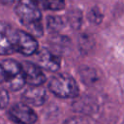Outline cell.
Segmentation results:
<instances>
[{
    "label": "cell",
    "mask_w": 124,
    "mask_h": 124,
    "mask_svg": "<svg viewBox=\"0 0 124 124\" xmlns=\"http://www.w3.org/2000/svg\"><path fill=\"white\" fill-rule=\"evenodd\" d=\"M15 13L23 26L29 31L27 33L34 38L43 36L44 27L41 22L42 13L37 2L33 0H17L15 7Z\"/></svg>",
    "instance_id": "obj_1"
},
{
    "label": "cell",
    "mask_w": 124,
    "mask_h": 124,
    "mask_svg": "<svg viewBox=\"0 0 124 124\" xmlns=\"http://www.w3.org/2000/svg\"><path fill=\"white\" fill-rule=\"evenodd\" d=\"M48 89L59 98H75L78 95L76 79L68 74H57L48 81Z\"/></svg>",
    "instance_id": "obj_2"
},
{
    "label": "cell",
    "mask_w": 124,
    "mask_h": 124,
    "mask_svg": "<svg viewBox=\"0 0 124 124\" xmlns=\"http://www.w3.org/2000/svg\"><path fill=\"white\" fill-rule=\"evenodd\" d=\"M1 66L5 74L4 82H6L9 89L12 91L21 89L25 84V79L20 63L15 59H6Z\"/></svg>",
    "instance_id": "obj_3"
},
{
    "label": "cell",
    "mask_w": 124,
    "mask_h": 124,
    "mask_svg": "<svg viewBox=\"0 0 124 124\" xmlns=\"http://www.w3.org/2000/svg\"><path fill=\"white\" fill-rule=\"evenodd\" d=\"M17 29L0 20V55H9L16 50Z\"/></svg>",
    "instance_id": "obj_4"
},
{
    "label": "cell",
    "mask_w": 124,
    "mask_h": 124,
    "mask_svg": "<svg viewBox=\"0 0 124 124\" xmlns=\"http://www.w3.org/2000/svg\"><path fill=\"white\" fill-rule=\"evenodd\" d=\"M8 115L16 124H34L37 121L35 111L24 103L13 105L9 109Z\"/></svg>",
    "instance_id": "obj_5"
},
{
    "label": "cell",
    "mask_w": 124,
    "mask_h": 124,
    "mask_svg": "<svg viewBox=\"0 0 124 124\" xmlns=\"http://www.w3.org/2000/svg\"><path fill=\"white\" fill-rule=\"evenodd\" d=\"M37 66L49 72H56L61 66V56L51 52L46 47H42L36 52Z\"/></svg>",
    "instance_id": "obj_6"
},
{
    "label": "cell",
    "mask_w": 124,
    "mask_h": 124,
    "mask_svg": "<svg viewBox=\"0 0 124 124\" xmlns=\"http://www.w3.org/2000/svg\"><path fill=\"white\" fill-rule=\"evenodd\" d=\"M20 65L24 75L25 83H28L29 86H41L46 80V75L35 63L23 61Z\"/></svg>",
    "instance_id": "obj_7"
},
{
    "label": "cell",
    "mask_w": 124,
    "mask_h": 124,
    "mask_svg": "<svg viewBox=\"0 0 124 124\" xmlns=\"http://www.w3.org/2000/svg\"><path fill=\"white\" fill-rule=\"evenodd\" d=\"M38 49H39L38 42L33 36H31L29 33L25 31L17 30L16 52H18L24 56H31L35 54Z\"/></svg>",
    "instance_id": "obj_8"
},
{
    "label": "cell",
    "mask_w": 124,
    "mask_h": 124,
    "mask_svg": "<svg viewBox=\"0 0 124 124\" xmlns=\"http://www.w3.org/2000/svg\"><path fill=\"white\" fill-rule=\"evenodd\" d=\"M46 100V89L42 86H29L22 94V103L27 106H42Z\"/></svg>",
    "instance_id": "obj_9"
},
{
    "label": "cell",
    "mask_w": 124,
    "mask_h": 124,
    "mask_svg": "<svg viewBox=\"0 0 124 124\" xmlns=\"http://www.w3.org/2000/svg\"><path fill=\"white\" fill-rule=\"evenodd\" d=\"M64 27V20L58 16H48L46 17V29L50 33H57Z\"/></svg>",
    "instance_id": "obj_10"
},
{
    "label": "cell",
    "mask_w": 124,
    "mask_h": 124,
    "mask_svg": "<svg viewBox=\"0 0 124 124\" xmlns=\"http://www.w3.org/2000/svg\"><path fill=\"white\" fill-rule=\"evenodd\" d=\"M43 7L49 11H61L65 8V0H43Z\"/></svg>",
    "instance_id": "obj_11"
},
{
    "label": "cell",
    "mask_w": 124,
    "mask_h": 124,
    "mask_svg": "<svg viewBox=\"0 0 124 124\" xmlns=\"http://www.w3.org/2000/svg\"><path fill=\"white\" fill-rule=\"evenodd\" d=\"M103 17H104L103 13L101 12V10L98 7L91 8L90 11L87 14L88 20L91 23H94V24H100L102 22V20H103Z\"/></svg>",
    "instance_id": "obj_12"
},
{
    "label": "cell",
    "mask_w": 124,
    "mask_h": 124,
    "mask_svg": "<svg viewBox=\"0 0 124 124\" xmlns=\"http://www.w3.org/2000/svg\"><path fill=\"white\" fill-rule=\"evenodd\" d=\"M81 18H82V15H81L80 11H78V10H74V11L70 12L68 15V20H69L70 24L75 29H78L80 27Z\"/></svg>",
    "instance_id": "obj_13"
},
{
    "label": "cell",
    "mask_w": 124,
    "mask_h": 124,
    "mask_svg": "<svg viewBox=\"0 0 124 124\" xmlns=\"http://www.w3.org/2000/svg\"><path fill=\"white\" fill-rule=\"evenodd\" d=\"M89 72H90V69H87V68H85L84 70H82V71L80 72L81 78H82V80H83L84 82H86V83H88V82H91V83L94 82L95 78H96L94 71H92V73H91L90 75H89Z\"/></svg>",
    "instance_id": "obj_14"
},
{
    "label": "cell",
    "mask_w": 124,
    "mask_h": 124,
    "mask_svg": "<svg viewBox=\"0 0 124 124\" xmlns=\"http://www.w3.org/2000/svg\"><path fill=\"white\" fill-rule=\"evenodd\" d=\"M9 103V93L6 89L0 87V109L5 108Z\"/></svg>",
    "instance_id": "obj_15"
},
{
    "label": "cell",
    "mask_w": 124,
    "mask_h": 124,
    "mask_svg": "<svg viewBox=\"0 0 124 124\" xmlns=\"http://www.w3.org/2000/svg\"><path fill=\"white\" fill-rule=\"evenodd\" d=\"M67 124H82V121L81 119H78V118H72L68 120Z\"/></svg>",
    "instance_id": "obj_16"
},
{
    "label": "cell",
    "mask_w": 124,
    "mask_h": 124,
    "mask_svg": "<svg viewBox=\"0 0 124 124\" xmlns=\"http://www.w3.org/2000/svg\"><path fill=\"white\" fill-rule=\"evenodd\" d=\"M4 80H5V74H4L3 68H2V66L0 64V83L4 82Z\"/></svg>",
    "instance_id": "obj_17"
},
{
    "label": "cell",
    "mask_w": 124,
    "mask_h": 124,
    "mask_svg": "<svg viewBox=\"0 0 124 124\" xmlns=\"http://www.w3.org/2000/svg\"><path fill=\"white\" fill-rule=\"evenodd\" d=\"M0 1L5 5H9V4H12V3H14V2H16L17 0H0Z\"/></svg>",
    "instance_id": "obj_18"
},
{
    "label": "cell",
    "mask_w": 124,
    "mask_h": 124,
    "mask_svg": "<svg viewBox=\"0 0 124 124\" xmlns=\"http://www.w3.org/2000/svg\"><path fill=\"white\" fill-rule=\"evenodd\" d=\"M33 1H35V2H37V1H41V2H42L43 0H33Z\"/></svg>",
    "instance_id": "obj_19"
}]
</instances>
